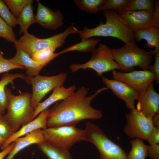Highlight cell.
<instances>
[{
	"label": "cell",
	"mask_w": 159,
	"mask_h": 159,
	"mask_svg": "<svg viewBox=\"0 0 159 159\" xmlns=\"http://www.w3.org/2000/svg\"><path fill=\"white\" fill-rule=\"evenodd\" d=\"M37 145L48 159H73L68 149L55 146L46 140Z\"/></svg>",
	"instance_id": "44dd1931"
},
{
	"label": "cell",
	"mask_w": 159,
	"mask_h": 159,
	"mask_svg": "<svg viewBox=\"0 0 159 159\" xmlns=\"http://www.w3.org/2000/svg\"><path fill=\"white\" fill-rule=\"evenodd\" d=\"M67 77L66 72H62L54 76H43L39 75L32 77H26L25 82L31 85L32 93L31 104L34 110L45 95L57 87L63 85Z\"/></svg>",
	"instance_id": "9c48e42d"
},
{
	"label": "cell",
	"mask_w": 159,
	"mask_h": 159,
	"mask_svg": "<svg viewBox=\"0 0 159 159\" xmlns=\"http://www.w3.org/2000/svg\"><path fill=\"white\" fill-rule=\"evenodd\" d=\"M84 130L86 141L97 148L100 154V159H127L122 148L109 138L97 125L87 121Z\"/></svg>",
	"instance_id": "5b68a950"
},
{
	"label": "cell",
	"mask_w": 159,
	"mask_h": 159,
	"mask_svg": "<svg viewBox=\"0 0 159 159\" xmlns=\"http://www.w3.org/2000/svg\"><path fill=\"white\" fill-rule=\"evenodd\" d=\"M148 156L151 159H159V144L148 146Z\"/></svg>",
	"instance_id": "8d00e7d4"
},
{
	"label": "cell",
	"mask_w": 159,
	"mask_h": 159,
	"mask_svg": "<svg viewBox=\"0 0 159 159\" xmlns=\"http://www.w3.org/2000/svg\"><path fill=\"white\" fill-rule=\"evenodd\" d=\"M135 41L138 42L143 39L147 42L146 46L155 51H159V30L155 27L149 28L133 31Z\"/></svg>",
	"instance_id": "ffe728a7"
},
{
	"label": "cell",
	"mask_w": 159,
	"mask_h": 159,
	"mask_svg": "<svg viewBox=\"0 0 159 159\" xmlns=\"http://www.w3.org/2000/svg\"><path fill=\"white\" fill-rule=\"evenodd\" d=\"M56 49L52 47L38 52L34 54L31 58L33 61L44 67L60 55L59 52L54 53Z\"/></svg>",
	"instance_id": "4316f807"
},
{
	"label": "cell",
	"mask_w": 159,
	"mask_h": 159,
	"mask_svg": "<svg viewBox=\"0 0 159 159\" xmlns=\"http://www.w3.org/2000/svg\"><path fill=\"white\" fill-rule=\"evenodd\" d=\"M49 108L41 112L39 115L30 122L22 126L17 131L7 139L0 147L3 150L12 143L14 140L38 129H44L47 126V119L49 113Z\"/></svg>",
	"instance_id": "2e32d148"
},
{
	"label": "cell",
	"mask_w": 159,
	"mask_h": 159,
	"mask_svg": "<svg viewBox=\"0 0 159 159\" xmlns=\"http://www.w3.org/2000/svg\"><path fill=\"white\" fill-rule=\"evenodd\" d=\"M45 140L41 129L34 130L24 137L17 138L13 142L15 146L6 157V159H12L20 151L30 145L38 144Z\"/></svg>",
	"instance_id": "d6986e66"
},
{
	"label": "cell",
	"mask_w": 159,
	"mask_h": 159,
	"mask_svg": "<svg viewBox=\"0 0 159 159\" xmlns=\"http://www.w3.org/2000/svg\"><path fill=\"white\" fill-rule=\"evenodd\" d=\"M42 130L45 140L59 148L69 150L77 142L86 140L85 130L74 125L47 127Z\"/></svg>",
	"instance_id": "ba28073f"
},
{
	"label": "cell",
	"mask_w": 159,
	"mask_h": 159,
	"mask_svg": "<svg viewBox=\"0 0 159 159\" xmlns=\"http://www.w3.org/2000/svg\"><path fill=\"white\" fill-rule=\"evenodd\" d=\"M6 140V139L0 135V147L3 145Z\"/></svg>",
	"instance_id": "60d3db41"
},
{
	"label": "cell",
	"mask_w": 159,
	"mask_h": 159,
	"mask_svg": "<svg viewBox=\"0 0 159 159\" xmlns=\"http://www.w3.org/2000/svg\"><path fill=\"white\" fill-rule=\"evenodd\" d=\"M108 89L104 87L87 96L89 89L82 86L69 96L57 102L49 110L47 119V127L62 125H74L86 119L97 120L102 117V111L93 108L91 102L102 92Z\"/></svg>",
	"instance_id": "6da1fadb"
},
{
	"label": "cell",
	"mask_w": 159,
	"mask_h": 159,
	"mask_svg": "<svg viewBox=\"0 0 159 159\" xmlns=\"http://www.w3.org/2000/svg\"><path fill=\"white\" fill-rule=\"evenodd\" d=\"M100 40L91 38L82 39L80 42L70 46L59 52L60 55L73 51L92 52L96 48V46Z\"/></svg>",
	"instance_id": "cb8c5ba5"
},
{
	"label": "cell",
	"mask_w": 159,
	"mask_h": 159,
	"mask_svg": "<svg viewBox=\"0 0 159 159\" xmlns=\"http://www.w3.org/2000/svg\"><path fill=\"white\" fill-rule=\"evenodd\" d=\"M114 60L121 71L128 72L138 66L143 70H149L153 62L151 51H147L139 47L135 41L129 42L118 48H111Z\"/></svg>",
	"instance_id": "277c9868"
},
{
	"label": "cell",
	"mask_w": 159,
	"mask_h": 159,
	"mask_svg": "<svg viewBox=\"0 0 159 159\" xmlns=\"http://www.w3.org/2000/svg\"><path fill=\"white\" fill-rule=\"evenodd\" d=\"M153 13L146 11L122 10L118 14L133 32L154 27Z\"/></svg>",
	"instance_id": "5bb4252c"
},
{
	"label": "cell",
	"mask_w": 159,
	"mask_h": 159,
	"mask_svg": "<svg viewBox=\"0 0 159 159\" xmlns=\"http://www.w3.org/2000/svg\"><path fill=\"white\" fill-rule=\"evenodd\" d=\"M90 59L82 64H74L69 67L72 72L80 69H91L96 72L97 75L102 77L103 73L115 69L121 71L119 64L114 60L110 47L104 44H100L92 52Z\"/></svg>",
	"instance_id": "52a82bcc"
},
{
	"label": "cell",
	"mask_w": 159,
	"mask_h": 159,
	"mask_svg": "<svg viewBox=\"0 0 159 159\" xmlns=\"http://www.w3.org/2000/svg\"><path fill=\"white\" fill-rule=\"evenodd\" d=\"M5 90L8 103L7 112L3 116L15 133L20 126L33 120L34 110L31 104L32 94L25 92L15 95L6 87Z\"/></svg>",
	"instance_id": "3957f363"
},
{
	"label": "cell",
	"mask_w": 159,
	"mask_h": 159,
	"mask_svg": "<svg viewBox=\"0 0 159 159\" xmlns=\"http://www.w3.org/2000/svg\"><path fill=\"white\" fill-rule=\"evenodd\" d=\"M37 1V23L44 28L52 30H56L63 25V17L59 10H52L43 5L39 0Z\"/></svg>",
	"instance_id": "9a60e30c"
},
{
	"label": "cell",
	"mask_w": 159,
	"mask_h": 159,
	"mask_svg": "<svg viewBox=\"0 0 159 159\" xmlns=\"http://www.w3.org/2000/svg\"><path fill=\"white\" fill-rule=\"evenodd\" d=\"M0 37L7 41L14 42L16 40V35L12 27L8 24L0 16Z\"/></svg>",
	"instance_id": "4dcf8cb0"
},
{
	"label": "cell",
	"mask_w": 159,
	"mask_h": 159,
	"mask_svg": "<svg viewBox=\"0 0 159 159\" xmlns=\"http://www.w3.org/2000/svg\"><path fill=\"white\" fill-rule=\"evenodd\" d=\"M155 1L153 0H129L127 7L123 10L146 11L153 12L155 7Z\"/></svg>",
	"instance_id": "83f0119b"
},
{
	"label": "cell",
	"mask_w": 159,
	"mask_h": 159,
	"mask_svg": "<svg viewBox=\"0 0 159 159\" xmlns=\"http://www.w3.org/2000/svg\"><path fill=\"white\" fill-rule=\"evenodd\" d=\"M15 69H26L23 66H19L14 65L9 62L8 59L3 56L1 51L0 52V73L7 72L9 71Z\"/></svg>",
	"instance_id": "836d02e7"
},
{
	"label": "cell",
	"mask_w": 159,
	"mask_h": 159,
	"mask_svg": "<svg viewBox=\"0 0 159 159\" xmlns=\"http://www.w3.org/2000/svg\"><path fill=\"white\" fill-rule=\"evenodd\" d=\"M14 43L16 53L13 58L8 59L9 61L15 65L24 67L26 69V77H32L39 75L43 67L32 59L20 47L17 40Z\"/></svg>",
	"instance_id": "e0dca14e"
},
{
	"label": "cell",
	"mask_w": 159,
	"mask_h": 159,
	"mask_svg": "<svg viewBox=\"0 0 159 159\" xmlns=\"http://www.w3.org/2000/svg\"><path fill=\"white\" fill-rule=\"evenodd\" d=\"M76 89L75 85L67 88H65L63 85L56 88L47 99L38 104L34 110L33 120L41 112L48 108L54 103L62 100L69 96L75 92Z\"/></svg>",
	"instance_id": "ac0fdd59"
},
{
	"label": "cell",
	"mask_w": 159,
	"mask_h": 159,
	"mask_svg": "<svg viewBox=\"0 0 159 159\" xmlns=\"http://www.w3.org/2000/svg\"><path fill=\"white\" fill-rule=\"evenodd\" d=\"M153 84L139 93L136 109L146 117L151 119L159 113V94L155 90Z\"/></svg>",
	"instance_id": "4fadbf2b"
},
{
	"label": "cell",
	"mask_w": 159,
	"mask_h": 159,
	"mask_svg": "<svg viewBox=\"0 0 159 159\" xmlns=\"http://www.w3.org/2000/svg\"><path fill=\"white\" fill-rule=\"evenodd\" d=\"M26 76L21 74H10L7 73L4 74L0 80V115H4L8 106V99L5 89L6 86L11 84L14 87V80L17 78L25 79Z\"/></svg>",
	"instance_id": "7402d4cb"
},
{
	"label": "cell",
	"mask_w": 159,
	"mask_h": 159,
	"mask_svg": "<svg viewBox=\"0 0 159 159\" xmlns=\"http://www.w3.org/2000/svg\"><path fill=\"white\" fill-rule=\"evenodd\" d=\"M127 123L123 129L125 134L131 138L147 141L153 129L152 119L146 117L136 108L126 114Z\"/></svg>",
	"instance_id": "30bf717a"
},
{
	"label": "cell",
	"mask_w": 159,
	"mask_h": 159,
	"mask_svg": "<svg viewBox=\"0 0 159 159\" xmlns=\"http://www.w3.org/2000/svg\"><path fill=\"white\" fill-rule=\"evenodd\" d=\"M103 83L108 89L111 90L118 98L123 100L126 106L130 110L135 108V102L139 93L127 84L114 79L110 80L102 77Z\"/></svg>",
	"instance_id": "7c38bea8"
},
{
	"label": "cell",
	"mask_w": 159,
	"mask_h": 159,
	"mask_svg": "<svg viewBox=\"0 0 159 159\" xmlns=\"http://www.w3.org/2000/svg\"><path fill=\"white\" fill-rule=\"evenodd\" d=\"M1 51V50H0V52Z\"/></svg>",
	"instance_id": "b9f144b4"
},
{
	"label": "cell",
	"mask_w": 159,
	"mask_h": 159,
	"mask_svg": "<svg viewBox=\"0 0 159 159\" xmlns=\"http://www.w3.org/2000/svg\"><path fill=\"white\" fill-rule=\"evenodd\" d=\"M79 32V30L72 24L63 32L48 38H39L27 32L17 41L21 48L31 57L38 52L52 47L56 49L60 47L69 35Z\"/></svg>",
	"instance_id": "8992f818"
},
{
	"label": "cell",
	"mask_w": 159,
	"mask_h": 159,
	"mask_svg": "<svg viewBox=\"0 0 159 159\" xmlns=\"http://www.w3.org/2000/svg\"><path fill=\"white\" fill-rule=\"evenodd\" d=\"M129 1V0H107L101 11L112 10L120 12L126 8Z\"/></svg>",
	"instance_id": "1f68e13d"
},
{
	"label": "cell",
	"mask_w": 159,
	"mask_h": 159,
	"mask_svg": "<svg viewBox=\"0 0 159 159\" xmlns=\"http://www.w3.org/2000/svg\"><path fill=\"white\" fill-rule=\"evenodd\" d=\"M16 19L17 24L20 27L19 34H24L28 32L29 27L33 24L37 23L32 4L26 5Z\"/></svg>",
	"instance_id": "603a6c76"
},
{
	"label": "cell",
	"mask_w": 159,
	"mask_h": 159,
	"mask_svg": "<svg viewBox=\"0 0 159 159\" xmlns=\"http://www.w3.org/2000/svg\"><path fill=\"white\" fill-rule=\"evenodd\" d=\"M112 74L114 79L127 84L139 93L146 90L155 80V74L149 70H133L128 72L114 70Z\"/></svg>",
	"instance_id": "8fae6325"
},
{
	"label": "cell",
	"mask_w": 159,
	"mask_h": 159,
	"mask_svg": "<svg viewBox=\"0 0 159 159\" xmlns=\"http://www.w3.org/2000/svg\"><path fill=\"white\" fill-rule=\"evenodd\" d=\"M14 133L3 115H0V135L6 140Z\"/></svg>",
	"instance_id": "d6a6232c"
},
{
	"label": "cell",
	"mask_w": 159,
	"mask_h": 159,
	"mask_svg": "<svg viewBox=\"0 0 159 159\" xmlns=\"http://www.w3.org/2000/svg\"><path fill=\"white\" fill-rule=\"evenodd\" d=\"M107 0H75L74 2L81 10L88 13L95 14L101 11Z\"/></svg>",
	"instance_id": "484cf974"
},
{
	"label": "cell",
	"mask_w": 159,
	"mask_h": 159,
	"mask_svg": "<svg viewBox=\"0 0 159 159\" xmlns=\"http://www.w3.org/2000/svg\"><path fill=\"white\" fill-rule=\"evenodd\" d=\"M155 56V61L153 65L150 67L149 70L154 73L155 76V84H159V51L151 50Z\"/></svg>",
	"instance_id": "e575fe53"
},
{
	"label": "cell",
	"mask_w": 159,
	"mask_h": 159,
	"mask_svg": "<svg viewBox=\"0 0 159 159\" xmlns=\"http://www.w3.org/2000/svg\"><path fill=\"white\" fill-rule=\"evenodd\" d=\"M15 145L14 142H13L9 145L0 152V159L4 158L10 153L14 148Z\"/></svg>",
	"instance_id": "f35d334b"
},
{
	"label": "cell",
	"mask_w": 159,
	"mask_h": 159,
	"mask_svg": "<svg viewBox=\"0 0 159 159\" xmlns=\"http://www.w3.org/2000/svg\"><path fill=\"white\" fill-rule=\"evenodd\" d=\"M147 141L150 145L159 144V127L154 126Z\"/></svg>",
	"instance_id": "d590c367"
},
{
	"label": "cell",
	"mask_w": 159,
	"mask_h": 159,
	"mask_svg": "<svg viewBox=\"0 0 159 159\" xmlns=\"http://www.w3.org/2000/svg\"><path fill=\"white\" fill-rule=\"evenodd\" d=\"M152 121L154 126L159 127V113L156 114L152 118Z\"/></svg>",
	"instance_id": "ab89813d"
},
{
	"label": "cell",
	"mask_w": 159,
	"mask_h": 159,
	"mask_svg": "<svg viewBox=\"0 0 159 159\" xmlns=\"http://www.w3.org/2000/svg\"><path fill=\"white\" fill-rule=\"evenodd\" d=\"M155 7L153 13V20L154 27L159 28V1H155Z\"/></svg>",
	"instance_id": "74e56055"
},
{
	"label": "cell",
	"mask_w": 159,
	"mask_h": 159,
	"mask_svg": "<svg viewBox=\"0 0 159 159\" xmlns=\"http://www.w3.org/2000/svg\"><path fill=\"white\" fill-rule=\"evenodd\" d=\"M0 16L12 28L17 24L16 19L9 11V8L3 1L0 0Z\"/></svg>",
	"instance_id": "f546056e"
},
{
	"label": "cell",
	"mask_w": 159,
	"mask_h": 159,
	"mask_svg": "<svg viewBox=\"0 0 159 159\" xmlns=\"http://www.w3.org/2000/svg\"><path fill=\"white\" fill-rule=\"evenodd\" d=\"M3 1L16 18L18 17L26 5L32 4L34 2L32 0H4Z\"/></svg>",
	"instance_id": "f1b7e54d"
},
{
	"label": "cell",
	"mask_w": 159,
	"mask_h": 159,
	"mask_svg": "<svg viewBox=\"0 0 159 159\" xmlns=\"http://www.w3.org/2000/svg\"><path fill=\"white\" fill-rule=\"evenodd\" d=\"M106 19L104 23L101 22L97 27L92 29L85 26L82 31L79 30L82 39L93 37H110L117 38L124 43L135 41L133 32L120 16L118 12L112 10L103 11Z\"/></svg>",
	"instance_id": "7a4b0ae2"
},
{
	"label": "cell",
	"mask_w": 159,
	"mask_h": 159,
	"mask_svg": "<svg viewBox=\"0 0 159 159\" xmlns=\"http://www.w3.org/2000/svg\"><path fill=\"white\" fill-rule=\"evenodd\" d=\"M131 150L127 155V159H145L148 156V146L143 140L136 138L130 140Z\"/></svg>",
	"instance_id": "d4e9b609"
}]
</instances>
